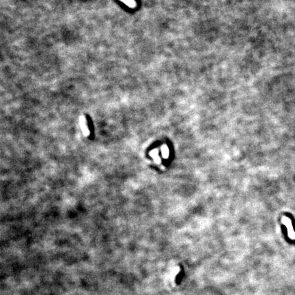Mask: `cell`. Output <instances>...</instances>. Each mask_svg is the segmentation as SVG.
I'll return each mask as SVG.
<instances>
[]
</instances>
